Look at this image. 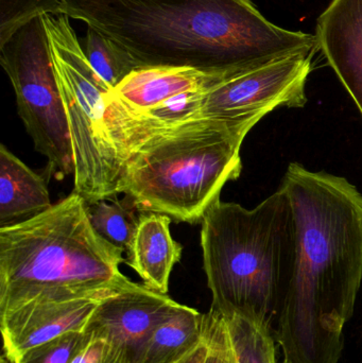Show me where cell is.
<instances>
[{"instance_id": "6da1fadb", "label": "cell", "mask_w": 362, "mask_h": 363, "mask_svg": "<svg viewBox=\"0 0 362 363\" xmlns=\"http://www.w3.org/2000/svg\"><path fill=\"white\" fill-rule=\"evenodd\" d=\"M281 187L295 215V270L276 313L283 363H338L362 281V194L346 178L298 163Z\"/></svg>"}, {"instance_id": "7a4b0ae2", "label": "cell", "mask_w": 362, "mask_h": 363, "mask_svg": "<svg viewBox=\"0 0 362 363\" xmlns=\"http://www.w3.org/2000/svg\"><path fill=\"white\" fill-rule=\"evenodd\" d=\"M140 68L189 66L235 76L318 49L316 36L268 21L253 0H61Z\"/></svg>"}, {"instance_id": "3957f363", "label": "cell", "mask_w": 362, "mask_h": 363, "mask_svg": "<svg viewBox=\"0 0 362 363\" xmlns=\"http://www.w3.org/2000/svg\"><path fill=\"white\" fill-rule=\"evenodd\" d=\"M123 262L74 191L31 219L0 228V315L36 301L119 291L132 281L121 273Z\"/></svg>"}, {"instance_id": "277c9868", "label": "cell", "mask_w": 362, "mask_h": 363, "mask_svg": "<svg viewBox=\"0 0 362 363\" xmlns=\"http://www.w3.org/2000/svg\"><path fill=\"white\" fill-rule=\"evenodd\" d=\"M210 313L272 325L295 270V215L284 188L253 209L219 199L201 220Z\"/></svg>"}, {"instance_id": "5b68a950", "label": "cell", "mask_w": 362, "mask_h": 363, "mask_svg": "<svg viewBox=\"0 0 362 363\" xmlns=\"http://www.w3.org/2000/svg\"><path fill=\"white\" fill-rule=\"evenodd\" d=\"M259 121L199 118L142 143L128 160L118 194L145 213L193 224L242 174L240 149Z\"/></svg>"}, {"instance_id": "8992f818", "label": "cell", "mask_w": 362, "mask_h": 363, "mask_svg": "<svg viewBox=\"0 0 362 363\" xmlns=\"http://www.w3.org/2000/svg\"><path fill=\"white\" fill-rule=\"evenodd\" d=\"M42 19L69 125L74 191L87 204L106 200L118 194L125 163L140 146L137 118L91 67L69 17Z\"/></svg>"}, {"instance_id": "52a82bcc", "label": "cell", "mask_w": 362, "mask_h": 363, "mask_svg": "<svg viewBox=\"0 0 362 363\" xmlns=\"http://www.w3.org/2000/svg\"><path fill=\"white\" fill-rule=\"evenodd\" d=\"M0 63L14 89L17 112L34 149L47 159L49 177L74 172L65 104L42 16L21 26L0 45Z\"/></svg>"}, {"instance_id": "ba28073f", "label": "cell", "mask_w": 362, "mask_h": 363, "mask_svg": "<svg viewBox=\"0 0 362 363\" xmlns=\"http://www.w3.org/2000/svg\"><path fill=\"white\" fill-rule=\"evenodd\" d=\"M315 53H300L230 77L204 95L200 118L257 121L278 108H303Z\"/></svg>"}, {"instance_id": "9c48e42d", "label": "cell", "mask_w": 362, "mask_h": 363, "mask_svg": "<svg viewBox=\"0 0 362 363\" xmlns=\"http://www.w3.org/2000/svg\"><path fill=\"white\" fill-rule=\"evenodd\" d=\"M183 306L167 294L131 281L100 303L84 332L123 347L133 362L153 330Z\"/></svg>"}, {"instance_id": "30bf717a", "label": "cell", "mask_w": 362, "mask_h": 363, "mask_svg": "<svg viewBox=\"0 0 362 363\" xmlns=\"http://www.w3.org/2000/svg\"><path fill=\"white\" fill-rule=\"evenodd\" d=\"M114 294L36 301L0 315L2 354L15 362L38 345L67 333L84 332L100 303Z\"/></svg>"}, {"instance_id": "8fae6325", "label": "cell", "mask_w": 362, "mask_h": 363, "mask_svg": "<svg viewBox=\"0 0 362 363\" xmlns=\"http://www.w3.org/2000/svg\"><path fill=\"white\" fill-rule=\"evenodd\" d=\"M315 36L362 117V0H332L317 21Z\"/></svg>"}, {"instance_id": "7c38bea8", "label": "cell", "mask_w": 362, "mask_h": 363, "mask_svg": "<svg viewBox=\"0 0 362 363\" xmlns=\"http://www.w3.org/2000/svg\"><path fill=\"white\" fill-rule=\"evenodd\" d=\"M230 77L189 66H153L134 70L113 93L134 112H142L181 94L210 89Z\"/></svg>"}, {"instance_id": "4fadbf2b", "label": "cell", "mask_w": 362, "mask_h": 363, "mask_svg": "<svg viewBox=\"0 0 362 363\" xmlns=\"http://www.w3.org/2000/svg\"><path fill=\"white\" fill-rule=\"evenodd\" d=\"M171 218L162 213L140 216L127 264L140 275L147 287L167 294L174 267L182 257L183 247L172 238Z\"/></svg>"}, {"instance_id": "5bb4252c", "label": "cell", "mask_w": 362, "mask_h": 363, "mask_svg": "<svg viewBox=\"0 0 362 363\" xmlns=\"http://www.w3.org/2000/svg\"><path fill=\"white\" fill-rule=\"evenodd\" d=\"M52 206L47 182L0 146V228L31 219Z\"/></svg>"}, {"instance_id": "9a60e30c", "label": "cell", "mask_w": 362, "mask_h": 363, "mask_svg": "<svg viewBox=\"0 0 362 363\" xmlns=\"http://www.w3.org/2000/svg\"><path fill=\"white\" fill-rule=\"evenodd\" d=\"M206 315L184 306L159 324L132 363H176L188 357L205 339Z\"/></svg>"}, {"instance_id": "2e32d148", "label": "cell", "mask_w": 362, "mask_h": 363, "mask_svg": "<svg viewBox=\"0 0 362 363\" xmlns=\"http://www.w3.org/2000/svg\"><path fill=\"white\" fill-rule=\"evenodd\" d=\"M221 317L227 326L236 363H278L271 326L239 315Z\"/></svg>"}, {"instance_id": "e0dca14e", "label": "cell", "mask_w": 362, "mask_h": 363, "mask_svg": "<svg viewBox=\"0 0 362 363\" xmlns=\"http://www.w3.org/2000/svg\"><path fill=\"white\" fill-rule=\"evenodd\" d=\"M106 200L87 204L91 225L103 240L120 250L123 254H128L140 221V217L135 215L136 207L133 204L131 206L125 205L117 200L112 202Z\"/></svg>"}, {"instance_id": "ac0fdd59", "label": "cell", "mask_w": 362, "mask_h": 363, "mask_svg": "<svg viewBox=\"0 0 362 363\" xmlns=\"http://www.w3.org/2000/svg\"><path fill=\"white\" fill-rule=\"evenodd\" d=\"M208 91L202 89L187 91L170 98L149 110L142 112L133 111L140 128V146L157 132L172 129L187 121L199 119L204 95Z\"/></svg>"}, {"instance_id": "d6986e66", "label": "cell", "mask_w": 362, "mask_h": 363, "mask_svg": "<svg viewBox=\"0 0 362 363\" xmlns=\"http://www.w3.org/2000/svg\"><path fill=\"white\" fill-rule=\"evenodd\" d=\"M83 50L98 76L112 89L118 86L130 74L140 68L125 49L93 28H87Z\"/></svg>"}, {"instance_id": "ffe728a7", "label": "cell", "mask_w": 362, "mask_h": 363, "mask_svg": "<svg viewBox=\"0 0 362 363\" xmlns=\"http://www.w3.org/2000/svg\"><path fill=\"white\" fill-rule=\"evenodd\" d=\"M46 14H62L61 0H0V45L28 21Z\"/></svg>"}, {"instance_id": "44dd1931", "label": "cell", "mask_w": 362, "mask_h": 363, "mask_svg": "<svg viewBox=\"0 0 362 363\" xmlns=\"http://www.w3.org/2000/svg\"><path fill=\"white\" fill-rule=\"evenodd\" d=\"M86 332H72L26 352L13 363H72L91 340Z\"/></svg>"}, {"instance_id": "7402d4cb", "label": "cell", "mask_w": 362, "mask_h": 363, "mask_svg": "<svg viewBox=\"0 0 362 363\" xmlns=\"http://www.w3.org/2000/svg\"><path fill=\"white\" fill-rule=\"evenodd\" d=\"M208 351L204 363H236L225 320L214 313H206Z\"/></svg>"}, {"instance_id": "603a6c76", "label": "cell", "mask_w": 362, "mask_h": 363, "mask_svg": "<svg viewBox=\"0 0 362 363\" xmlns=\"http://www.w3.org/2000/svg\"><path fill=\"white\" fill-rule=\"evenodd\" d=\"M72 363H132V357L123 347L91 336Z\"/></svg>"}, {"instance_id": "cb8c5ba5", "label": "cell", "mask_w": 362, "mask_h": 363, "mask_svg": "<svg viewBox=\"0 0 362 363\" xmlns=\"http://www.w3.org/2000/svg\"><path fill=\"white\" fill-rule=\"evenodd\" d=\"M208 339H206V330H205V339L203 342L183 362V363H204L205 362L206 355H208Z\"/></svg>"}, {"instance_id": "d4e9b609", "label": "cell", "mask_w": 362, "mask_h": 363, "mask_svg": "<svg viewBox=\"0 0 362 363\" xmlns=\"http://www.w3.org/2000/svg\"><path fill=\"white\" fill-rule=\"evenodd\" d=\"M0 363H13V362H11V360L9 359V358L6 357V355H4V354H2L1 359H0Z\"/></svg>"}, {"instance_id": "484cf974", "label": "cell", "mask_w": 362, "mask_h": 363, "mask_svg": "<svg viewBox=\"0 0 362 363\" xmlns=\"http://www.w3.org/2000/svg\"><path fill=\"white\" fill-rule=\"evenodd\" d=\"M187 358V357H186ZM186 358H185V359H186ZM185 359H183V360H181V362H176V363H183V362H184Z\"/></svg>"}]
</instances>
